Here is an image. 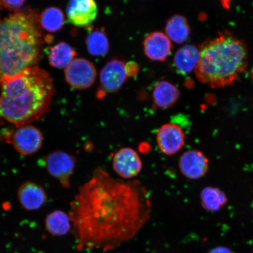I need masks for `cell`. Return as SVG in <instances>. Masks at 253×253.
Instances as JSON below:
<instances>
[{
    "label": "cell",
    "instance_id": "obj_14",
    "mask_svg": "<svg viewBox=\"0 0 253 253\" xmlns=\"http://www.w3.org/2000/svg\"><path fill=\"white\" fill-rule=\"evenodd\" d=\"M18 198L22 206L28 211H36L45 204L47 196L44 189L36 183L27 182L19 188Z\"/></svg>",
    "mask_w": 253,
    "mask_h": 253
},
{
    "label": "cell",
    "instance_id": "obj_5",
    "mask_svg": "<svg viewBox=\"0 0 253 253\" xmlns=\"http://www.w3.org/2000/svg\"><path fill=\"white\" fill-rule=\"evenodd\" d=\"M2 137L23 156L36 153L42 147L43 141L42 132L31 125L15 126L14 129H5Z\"/></svg>",
    "mask_w": 253,
    "mask_h": 253
},
{
    "label": "cell",
    "instance_id": "obj_28",
    "mask_svg": "<svg viewBox=\"0 0 253 253\" xmlns=\"http://www.w3.org/2000/svg\"></svg>",
    "mask_w": 253,
    "mask_h": 253
},
{
    "label": "cell",
    "instance_id": "obj_7",
    "mask_svg": "<svg viewBox=\"0 0 253 253\" xmlns=\"http://www.w3.org/2000/svg\"><path fill=\"white\" fill-rule=\"evenodd\" d=\"M44 166L50 175L58 180L63 188L71 186V178L76 166V158L66 152L57 150L44 158Z\"/></svg>",
    "mask_w": 253,
    "mask_h": 253
},
{
    "label": "cell",
    "instance_id": "obj_26",
    "mask_svg": "<svg viewBox=\"0 0 253 253\" xmlns=\"http://www.w3.org/2000/svg\"><path fill=\"white\" fill-rule=\"evenodd\" d=\"M221 5H222L224 8L228 9L230 7L231 1L232 0H220Z\"/></svg>",
    "mask_w": 253,
    "mask_h": 253
},
{
    "label": "cell",
    "instance_id": "obj_23",
    "mask_svg": "<svg viewBox=\"0 0 253 253\" xmlns=\"http://www.w3.org/2000/svg\"><path fill=\"white\" fill-rule=\"evenodd\" d=\"M26 0H0L1 5L11 11H19L23 7Z\"/></svg>",
    "mask_w": 253,
    "mask_h": 253
},
{
    "label": "cell",
    "instance_id": "obj_17",
    "mask_svg": "<svg viewBox=\"0 0 253 253\" xmlns=\"http://www.w3.org/2000/svg\"><path fill=\"white\" fill-rule=\"evenodd\" d=\"M167 36L176 43L186 42L191 34V27L186 18L181 15L172 16L167 21L166 28Z\"/></svg>",
    "mask_w": 253,
    "mask_h": 253
},
{
    "label": "cell",
    "instance_id": "obj_19",
    "mask_svg": "<svg viewBox=\"0 0 253 253\" xmlns=\"http://www.w3.org/2000/svg\"><path fill=\"white\" fill-rule=\"evenodd\" d=\"M86 45L88 52L93 56H104L109 52L108 38L103 28H96L88 32Z\"/></svg>",
    "mask_w": 253,
    "mask_h": 253
},
{
    "label": "cell",
    "instance_id": "obj_16",
    "mask_svg": "<svg viewBox=\"0 0 253 253\" xmlns=\"http://www.w3.org/2000/svg\"><path fill=\"white\" fill-rule=\"evenodd\" d=\"M200 58V50L197 47L186 45L180 48L174 57L173 65L178 74L186 75L195 71Z\"/></svg>",
    "mask_w": 253,
    "mask_h": 253
},
{
    "label": "cell",
    "instance_id": "obj_18",
    "mask_svg": "<svg viewBox=\"0 0 253 253\" xmlns=\"http://www.w3.org/2000/svg\"><path fill=\"white\" fill-rule=\"evenodd\" d=\"M47 55L50 65L56 68L62 69L67 68L71 64L75 59L77 52L67 43L60 42L50 47Z\"/></svg>",
    "mask_w": 253,
    "mask_h": 253
},
{
    "label": "cell",
    "instance_id": "obj_9",
    "mask_svg": "<svg viewBox=\"0 0 253 253\" xmlns=\"http://www.w3.org/2000/svg\"><path fill=\"white\" fill-rule=\"evenodd\" d=\"M112 166L114 170L121 178L129 179L140 173L142 163L140 156L129 147L120 148L113 155Z\"/></svg>",
    "mask_w": 253,
    "mask_h": 253
},
{
    "label": "cell",
    "instance_id": "obj_21",
    "mask_svg": "<svg viewBox=\"0 0 253 253\" xmlns=\"http://www.w3.org/2000/svg\"><path fill=\"white\" fill-rule=\"evenodd\" d=\"M71 219L69 214L61 211H55L47 215L46 227L53 235H65L71 229Z\"/></svg>",
    "mask_w": 253,
    "mask_h": 253
},
{
    "label": "cell",
    "instance_id": "obj_6",
    "mask_svg": "<svg viewBox=\"0 0 253 253\" xmlns=\"http://www.w3.org/2000/svg\"><path fill=\"white\" fill-rule=\"evenodd\" d=\"M127 78L125 62L119 59H111L100 72V86L97 91V98L102 99L107 94L118 91Z\"/></svg>",
    "mask_w": 253,
    "mask_h": 253
},
{
    "label": "cell",
    "instance_id": "obj_8",
    "mask_svg": "<svg viewBox=\"0 0 253 253\" xmlns=\"http://www.w3.org/2000/svg\"><path fill=\"white\" fill-rule=\"evenodd\" d=\"M65 79L73 88L86 89L92 86L97 77L96 68L92 63L84 58H76L66 68Z\"/></svg>",
    "mask_w": 253,
    "mask_h": 253
},
{
    "label": "cell",
    "instance_id": "obj_13",
    "mask_svg": "<svg viewBox=\"0 0 253 253\" xmlns=\"http://www.w3.org/2000/svg\"><path fill=\"white\" fill-rule=\"evenodd\" d=\"M143 48L145 55L152 61L163 62L171 53L172 44L166 34L156 31L145 38Z\"/></svg>",
    "mask_w": 253,
    "mask_h": 253
},
{
    "label": "cell",
    "instance_id": "obj_11",
    "mask_svg": "<svg viewBox=\"0 0 253 253\" xmlns=\"http://www.w3.org/2000/svg\"><path fill=\"white\" fill-rule=\"evenodd\" d=\"M98 8L94 0H70L66 13L69 22L75 26H89L96 18Z\"/></svg>",
    "mask_w": 253,
    "mask_h": 253
},
{
    "label": "cell",
    "instance_id": "obj_2",
    "mask_svg": "<svg viewBox=\"0 0 253 253\" xmlns=\"http://www.w3.org/2000/svg\"><path fill=\"white\" fill-rule=\"evenodd\" d=\"M0 120L15 126L30 125L49 110L55 93L50 76L39 66L0 84Z\"/></svg>",
    "mask_w": 253,
    "mask_h": 253
},
{
    "label": "cell",
    "instance_id": "obj_20",
    "mask_svg": "<svg viewBox=\"0 0 253 253\" xmlns=\"http://www.w3.org/2000/svg\"><path fill=\"white\" fill-rule=\"evenodd\" d=\"M64 14L59 8L50 7L43 10L40 16L41 27L49 33H56L65 24Z\"/></svg>",
    "mask_w": 253,
    "mask_h": 253
},
{
    "label": "cell",
    "instance_id": "obj_10",
    "mask_svg": "<svg viewBox=\"0 0 253 253\" xmlns=\"http://www.w3.org/2000/svg\"><path fill=\"white\" fill-rule=\"evenodd\" d=\"M156 140L160 151L170 156L178 153L184 146L185 135L178 125L167 123L158 129Z\"/></svg>",
    "mask_w": 253,
    "mask_h": 253
},
{
    "label": "cell",
    "instance_id": "obj_25",
    "mask_svg": "<svg viewBox=\"0 0 253 253\" xmlns=\"http://www.w3.org/2000/svg\"><path fill=\"white\" fill-rule=\"evenodd\" d=\"M210 253H233L229 249L223 248V247H219L211 250Z\"/></svg>",
    "mask_w": 253,
    "mask_h": 253
},
{
    "label": "cell",
    "instance_id": "obj_22",
    "mask_svg": "<svg viewBox=\"0 0 253 253\" xmlns=\"http://www.w3.org/2000/svg\"><path fill=\"white\" fill-rule=\"evenodd\" d=\"M201 198L202 207L209 211H219L227 202L225 194L217 188H204L201 192Z\"/></svg>",
    "mask_w": 253,
    "mask_h": 253
},
{
    "label": "cell",
    "instance_id": "obj_24",
    "mask_svg": "<svg viewBox=\"0 0 253 253\" xmlns=\"http://www.w3.org/2000/svg\"><path fill=\"white\" fill-rule=\"evenodd\" d=\"M139 66L133 61L126 63L125 65V71L127 77H134L139 72Z\"/></svg>",
    "mask_w": 253,
    "mask_h": 253
},
{
    "label": "cell",
    "instance_id": "obj_27",
    "mask_svg": "<svg viewBox=\"0 0 253 253\" xmlns=\"http://www.w3.org/2000/svg\"><path fill=\"white\" fill-rule=\"evenodd\" d=\"M1 2H0V6H1Z\"/></svg>",
    "mask_w": 253,
    "mask_h": 253
},
{
    "label": "cell",
    "instance_id": "obj_1",
    "mask_svg": "<svg viewBox=\"0 0 253 253\" xmlns=\"http://www.w3.org/2000/svg\"><path fill=\"white\" fill-rule=\"evenodd\" d=\"M151 210L150 193L140 181L116 179L97 168L71 203L69 216L78 249L119 248L137 235Z\"/></svg>",
    "mask_w": 253,
    "mask_h": 253
},
{
    "label": "cell",
    "instance_id": "obj_12",
    "mask_svg": "<svg viewBox=\"0 0 253 253\" xmlns=\"http://www.w3.org/2000/svg\"><path fill=\"white\" fill-rule=\"evenodd\" d=\"M179 168L186 178L198 179L207 173L209 160L201 151L191 150L185 152L180 157Z\"/></svg>",
    "mask_w": 253,
    "mask_h": 253
},
{
    "label": "cell",
    "instance_id": "obj_3",
    "mask_svg": "<svg viewBox=\"0 0 253 253\" xmlns=\"http://www.w3.org/2000/svg\"><path fill=\"white\" fill-rule=\"evenodd\" d=\"M33 12L18 11L0 21V84L36 66L43 40Z\"/></svg>",
    "mask_w": 253,
    "mask_h": 253
},
{
    "label": "cell",
    "instance_id": "obj_15",
    "mask_svg": "<svg viewBox=\"0 0 253 253\" xmlns=\"http://www.w3.org/2000/svg\"><path fill=\"white\" fill-rule=\"evenodd\" d=\"M180 91L175 85L167 81L158 82L154 88L153 99L158 108H171L178 102Z\"/></svg>",
    "mask_w": 253,
    "mask_h": 253
},
{
    "label": "cell",
    "instance_id": "obj_4",
    "mask_svg": "<svg viewBox=\"0 0 253 253\" xmlns=\"http://www.w3.org/2000/svg\"><path fill=\"white\" fill-rule=\"evenodd\" d=\"M195 69L199 81L211 88H223L234 83L248 67L246 44L229 33H221L201 47Z\"/></svg>",
    "mask_w": 253,
    "mask_h": 253
}]
</instances>
